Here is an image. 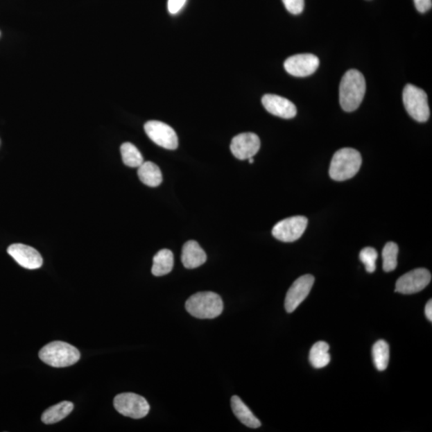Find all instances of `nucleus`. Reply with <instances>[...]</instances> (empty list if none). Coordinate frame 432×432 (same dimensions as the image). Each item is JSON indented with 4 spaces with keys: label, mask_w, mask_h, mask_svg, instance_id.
Wrapping results in <instances>:
<instances>
[{
    "label": "nucleus",
    "mask_w": 432,
    "mask_h": 432,
    "mask_svg": "<svg viewBox=\"0 0 432 432\" xmlns=\"http://www.w3.org/2000/svg\"><path fill=\"white\" fill-rule=\"evenodd\" d=\"M366 92V81L361 71H347L340 86V103L343 111L352 112L361 106Z\"/></svg>",
    "instance_id": "nucleus-1"
},
{
    "label": "nucleus",
    "mask_w": 432,
    "mask_h": 432,
    "mask_svg": "<svg viewBox=\"0 0 432 432\" xmlns=\"http://www.w3.org/2000/svg\"><path fill=\"white\" fill-rule=\"evenodd\" d=\"M406 110L415 121L424 123L429 121L430 108L428 96L423 89L413 85H406L403 92Z\"/></svg>",
    "instance_id": "nucleus-5"
},
{
    "label": "nucleus",
    "mask_w": 432,
    "mask_h": 432,
    "mask_svg": "<svg viewBox=\"0 0 432 432\" xmlns=\"http://www.w3.org/2000/svg\"><path fill=\"white\" fill-rule=\"evenodd\" d=\"M174 266L173 253L169 249H162L153 258L152 273L155 277H163L169 274Z\"/></svg>",
    "instance_id": "nucleus-17"
},
{
    "label": "nucleus",
    "mask_w": 432,
    "mask_h": 432,
    "mask_svg": "<svg viewBox=\"0 0 432 432\" xmlns=\"http://www.w3.org/2000/svg\"><path fill=\"white\" fill-rule=\"evenodd\" d=\"M40 358L48 365L66 368L74 365L80 358V352L69 343L55 341L49 343L40 351Z\"/></svg>",
    "instance_id": "nucleus-4"
},
{
    "label": "nucleus",
    "mask_w": 432,
    "mask_h": 432,
    "mask_svg": "<svg viewBox=\"0 0 432 432\" xmlns=\"http://www.w3.org/2000/svg\"><path fill=\"white\" fill-rule=\"evenodd\" d=\"M416 9L421 13H425L432 7L431 0H414Z\"/></svg>",
    "instance_id": "nucleus-27"
},
{
    "label": "nucleus",
    "mask_w": 432,
    "mask_h": 432,
    "mask_svg": "<svg viewBox=\"0 0 432 432\" xmlns=\"http://www.w3.org/2000/svg\"><path fill=\"white\" fill-rule=\"evenodd\" d=\"M114 407L119 413L132 419H142L147 415L150 406L141 395L135 393H122L114 399Z\"/></svg>",
    "instance_id": "nucleus-6"
},
{
    "label": "nucleus",
    "mask_w": 432,
    "mask_h": 432,
    "mask_svg": "<svg viewBox=\"0 0 432 432\" xmlns=\"http://www.w3.org/2000/svg\"><path fill=\"white\" fill-rule=\"evenodd\" d=\"M308 223V218L303 216L285 218L274 226L273 235L282 242H295L303 236Z\"/></svg>",
    "instance_id": "nucleus-7"
},
{
    "label": "nucleus",
    "mask_w": 432,
    "mask_h": 432,
    "mask_svg": "<svg viewBox=\"0 0 432 432\" xmlns=\"http://www.w3.org/2000/svg\"><path fill=\"white\" fill-rule=\"evenodd\" d=\"M74 408L71 402L64 401L46 409L41 416V420L45 424H53L60 422L69 415Z\"/></svg>",
    "instance_id": "nucleus-19"
},
{
    "label": "nucleus",
    "mask_w": 432,
    "mask_h": 432,
    "mask_svg": "<svg viewBox=\"0 0 432 432\" xmlns=\"http://www.w3.org/2000/svg\"><path fill=\"white\" fill-rule=\"evenodd\" d=\"M187 0H169L168 8L169 12L173 15L179 13L184 7Z\"/></svg>",
    "instance_id": "nucleus-26"
},
{
    "label": "nucleus",
    "mask_w": 432,
    "mask_h": 432,
    "mask_svg": "<svg viewBox=\"0 0 432 432\" xmlns=\"http://www.w3.org/2000/svg\"><path fill=\"white\" fill-rule=\"evenodd\" d=\"M8 253L15 262L26 269H38L44 263L43 258L37 250L22 243L12 244L8 248Z\"/></svg>",
    "instance_id": "nucleus-13"
},
{
    "label": "nucleus",
    "mask_w": 432,
    "mask_h": 432,
    "mask_svg": "<svg viewBox=\"0 0 432 432\" xmlns=\"http://www.w3.org/2000/svg\"><path fill=\"white\" fill-rule=\"evenodd\" d=\"M362 164L360 153L353 148H343L333 155L329 175L332 180L345 181L355 176Z\"/></svg>",
    "instance_id": "nucleus-3"
},
{
    "label": "nucleus",
    "mask_w": 432,
    "mask_h": 432,
    "mask_svg": "<svg viewBox=\"0 0 432 432\" xmlns=\"http://www.w3.org/2000/svg\"><path fill=\"white\" fill-rule=\"evenodd\" d=\"M248 161H249V163H250V164H253V163H254V159H253V157H252V158H250V159H248Z\"/></svg>",
    "instance_id": "nucleus-29"
},
{
    "label": "nucleus",
    "mask_w": 432,
    "mask_h": 432,
    "mask_svg": "<svg viewBox=\"0 0 432 432\" xmlns=\"http://www.w3.org/2000/svg\"><path fill=\"white\" fill-rule=\"evenodd\" d=\"M377 258L378 253L377 250L370 247L363 248L360 254L361 262L364 264L367 272L369 273H372L376 270Z\"/></svg>",
    "instance_id": "nucleus-24"
},
{
    "label": "nucleus",
    "mask_w": 432,
    "mask_h": 432,
    "mask_svg": "<svg viewBox=\"0 0 432 432\" xmlns=\"http://www.w3.org/2000/svg\"><path fill=\"white\" fill-rule=\"evenodd\" d=\"M329 345L326 342L320 341L312 346L309 354V361L315 368H322L329 365L331 361Z\"/></svg>",
    "instance_id": "nucleus-20"
},
{
    "label": "nucleus",
    "mask_w": 432,
    "mask_h": 432,
    "mask_svg": "<svg viewBox=\"0 0 432 432\" xmlns=\"http://www.w3.org/2000/svg\"><path fill=\"white\" fill-rule=\"evenodd\" d=\"M399 253V247L394 242H388L384 246L382 252L383 257V268L384 272H392L397 268V257Z\"/></svg>",
    "instance_id": "nucleus-23"
},
{
    "label": "nucleus",
    "mask_w": 432,
    "mask_h": 432,
    "mask_svg": "<svg viewBox=\"0 0 432 432\" xmlns=\"http://www.w3.org/2000/svg\"><path fill=\"white\" fill-rule=\"evenodd\" d=\"M431 280L429 270L417 268L404 274L395 284V291L404 295L420 293L428 286Z\"/></svg>",
    "instance_id": "nucleus-9"
},
{
    "label": "nucleus",
    "mask_w": 432,
    "mask_h": 432,
    "mask_svg": "<svg viewBox=\"0 0 432 432\" xmlns=\"http://www.w3.org/2000/svg\"><path fill=\"white\" fill-rule=\"evenodd\" d=\"M230 148L236 158L241 160L248 159L258 153L260 139L254 133H241L232 139Z\"/></svg>",
    "instance_id": "nucleus-12"
},
{
    "label": "nucleus",
    "mask_w": 432,
    "mask_h": 432,
    "mask_svg": "<svg viewBox=\"0 0 432 432\" xmlns=\"http://www.w3.org/2000/svg\"><path fill=\"white\" fill-rule=\"evenodd\" d=\"M286 9L291 14L300 15L304 9V0H282Z\"/></svg>",
    "instance_id": "nucleus-25"
},
{
    "label": "nucleus",
    "mask_w": 432,
    "mask_h": 432,
    "mask_svg": "<svg viewBox=\"0 0 432 432\" xmlns=\"http://www.w3.org/2000/svg\"><path fill=\"white\" fill-rule=\"evenodd\" d=\"M315 283L311 275H304L296 279L289 288L285 299V309L291 313L308 297Z\"/></svg>",
    "instance_id": "nucleus-10"
},
{
    "label": "nucleus",
    "mask_w": 432,
    "mask_h": 432,
    "mask_svg": "<svg viewBox=\"0 0 432 432\" xmlns=\"http://www.w3.org/2000/svg\"><path fill=\"white\" fill-rule=\"evenodd\" d=\"M186 310L198 319H215L223 311L220 295L212 291H202L191 295L186 302Z\"/></svg>",
    "instance_id": "nucleus-2"
},
{
    "label": "nucleus",
    "mask_w": 432,
    "mask_h": 432,
    "mask_svg": "<svg viewBox=\"0 0 432 432\" xmlns=\"http://www.w3.org/2000/svg\"><path fill=\"white\" fill-rule=\"evenodd\" d=\"M262 103L265 109L275 116L283 119H293L297 114V109L293 102L288 98L273 94H267L262 98Z\"/></svg>",
    "instance_id": "nucleus-14"
},
{
    "label": "nucleus",
    "mask_w": 432,
    "mask_h": 432,
    "mask_svg": "<svg viewBox=\"0 0 432 432\" xmlns=\"http://www.w3.org/2000/svg\"><path fill=\"white\" fill-rule=\"evenodd\" d=\"M121 152L123 164L131 168H139L144 162L142 154L131 143L123 144Z\"/></svg>",
    "instance_id": "nucleus-22"
},
{
    "label": "nucleus",
    "mask_w": 432,
    "mask_h": 432,
    "mask_svg": "<svg viewBox=\"0 0 432 432\" xmlns=\"http://www.w3.org/2000/svg\"><path fill=\"white\" fill-rule=\"evenodd\" d=\"M320 60L312 54H299L289 57L284 62V69L288 74L295 77H306L318 69Z\"/></svg>",
    "instance_id": "nucleus-11"
},
{
    "label": "nucleus",
    "mask_w": 432,
    "mask_h": 432,
    "mask_svg": "<svg viewBox=\"0 0 432 432\" xmlns=\"http://www.w3.org/2000/svg\"><path fill=\"white\" fill-rule=\"evenodd\" d=\"M231 403L233 413L242 424L251 429H258L261 426L260 421L237 395L232 397Z\"/></svg>",
    "instance_id": "nucleus-16"
},
{
    "label": "nucleus",
    "mask_w": 432,
    "mask_h": 432,
    "mask_svg": "<svg viewBox=\"0 0 432 432\" xmlns=\"http://www.w3.org/2000/svg\"><path fill=\"white\" fill-rule=\"evenodd\" d=\"M138 176L145 185L155 187L162 183V173L157 165L153 162H144L138 168Z\"/></svg>",
    "instance_id": "nucleus-18"
},
{
    "label": "nucleus",
    "mask_w": 432,
    "mask_h": 432,
    "mask_svg": "<svg viewBox=\"0 0 432 432\" xmlns=\"http://www.w3.org/2000/svg\"><path fill=\"white\" fill-rule=\"evenodd\" d=\"M181 261L186 268L194 269L205 263L207 254L196 241H187L182 249Z\"/></svg>",
    "instance_id": "nucleus-15"
},
{
    "label": "nucleus",
    "mask_w": 432,
    "mask_h": 432,
    "mask_svg": "<svg viewBox=\"0 0 432 432\" xmlns=\"http://www.w3.org/2000/svg\"><path fill=\"white\" fill-rule=\"evenodd\" d=\"M425 315L429 321H432V302L430 300L425 306Z\"/></svg>",
    "instance_id": "nucleus-28"
},
{
    "label": "nucleus",
    "mask_w": 432,
    "mask_h": 432,
    "mask_svg": "<svg viewBox=\"0 0 432 432\" xmlns=\"http://www.w3.org/2000/svg\"><path fill=\"white\" fill-rule=\"evenodd\" d=\"M144 130L148 137L160 147L168 150H175L178 148V137L169 125L152 121L145 123Z\"/></svg>",
    "instance_id": "nucleus-8"
},
{
    "label": "nucleus",
    "mask_w": 432,
    "mask_h": 432,
    "mask_svg": "<svg viewBox=\"0 0 432 432\" xmlns=\"http://www.w3.org/2000/svg\"><path fill=\"white\" fill-rule=\"evenodd\" d=\"M372 356L374 366L379 372L386 370L390 358L388 343L383 340L377 341L372 347Z\"/></svg>",
    "instance_id": "nucleus-21"
}]
</instances>
